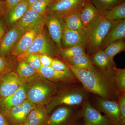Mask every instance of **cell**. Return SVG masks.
Segmentation results:
<instances>
[{
	"mask_svg": "<svg viewBox=\"0 0 125 125\" xmlns=\"http://www.w3.org/2000/svg\"><path fill=\"white\" fill-rule=\"evenodd\" d=\"M32 125L29 124V123H27V122H25V123H23V124H22V125Z\"/></svg>",
	"mask_w": 125,
	"mask_h": 125,
	"instance_id": "43",
	"label": "cell"
},
{
	"mask_svg": "<svg viewBox=\"0 0 125 125\" xmlns=\"http://www.w3.org/2000/svg\"><path fill=\"white\" fill-rule=\"evenodd\" d=\"M5 33V28L4 24L1 20H0V43L3 36Z\"/></svg>",
	"mask_w": 125,
	"mask_h": 125,
	"instance_id": "39",
	"label": "cell"
},
{
	"mask_svg": "<svg viewBox=\"0 0 125 125\" xmlns=\"http://www.w3.org/2000/svg\"><path fill=\"white\" fill-rule=\"evenodd\" d=\"M24 32L14 25L5 33L0 43V56H5L11 52Z\"/></svg>",
	"mask_w": 125,
	"mask_h": 125,
	"instance_id": "18",
	"label": "cell"
},
{
	"mask_svg": "<svg viewBox=\"0 0 125 125\" xmlns=\"http://www.w3.org/2000/svg\"><path fill=\"white\" fill-rule=\"evenodd\" d=\"M66 63L88 93L105 99L117 101L118 94L114 76L103 73L94 66L89 69L82 70Z\"/></svg>",
	"mask_w": 125,
	"mask_h": 125,
	"instance_id": "1",
	"label": "cell"
},
{
	"mask_svg": "<svg viewBox=\"0 0 125 125\" xmlns=\"http://www.w3.org/2000/svg\"><path fill=\"white\" fill-rule=\"evenodd\" d=\"M49 115L46 125H80L82 118L81 107L62 105Z\"/></svg>",
	"mask_w": 125,
	"mask_h": 125,
	"instance_id": "5",
	"label": "cell"
},
{
	"mask_svg": "<svg viewBox=\"0 0 125 125\" xmlns=\"http://www.w3.org/2000/svg\"><path fill=\"white\" fill-rule=\"evenodd\" d=\"M17 70L18 76L21 83H25V81L28 78L33 76L37 71L24 61H20Z\"/></svg>",
	"mask_w": 125,
	"mask_h": 125,
	"instance_id": "29",
	"label": "cell"
},
{
	"mask_svg": "<svg viewBox=\"0 0 125 125\" xmlns=\"http://www.w3.org/2000/svg\"><path fill=\"white\" fill-rule=\"evenodd\" d=\"M57 92L56 86L46 79L27 88V98L36 105H43L49 103Z\"/></svg>",
	"mask_w": 125,
	"mask_h": 125,
	"instance_id": "4",
	"label": "cell"
},
{
	"mask_svg": "<svg viewBox=\"0 0 125 125\" xmlns=\"http://www.w3.org/2000/svg\"><path fill=\"white\" fill-rule=\"evenodd\" d=\"M117 102L118 103L121 123L122 125H125V93L118 94Z\"/></svg>",
	"mask_w": 125,
	"mask_h": 125,
	"instance_id": "33",
	"label": "cell"
},
{
	"mask_svg": "<svg viewBox=\"0 0 125 125\" xmlns=\"http://www.w3.org/2000/svg\"><path fill=\"white\" fill-rule=\"evenodd\" d=\"M99 11H106L115 6L125 1V0H90Z\"/></svg>",
	"mask_w": 125,
	"mask_h": 125,
	"instance_id": "30",
	"label": "cell"
},
{
	"mask_svg": "<svg viewBox=\"0 0 125 125\" xmlns=\"http://www.w3.org/2000/svg\"><path fill=\"white\" fill-rule=\"evenodd\" d=\"M45 24L50 37L59 49L62 48L61 41L64 23L62 18L55 14H46Z\"/></svg>",
	"mask_w": 125,
	"mask_h": 125,
	"instance_id": "10",
	"label": "cell"
},
{
	"mask_svg": "<svg viewBox=\"0 0 125 125\" xmlns=\"http://www.w3.org/2000/svg\"><path fill=\"white\" fill-rule=\"evenodd\" d=\"M10 64L5 56H0V77L10 71Z\"/></svg>",
	"mask_w": 125,
	"mask_h": 125,
	"instance_id": "36",
	"label": "cell"
},
{
	"mask_svg": "<svg viewBox=\"0 0 125 125\" xmlns=\"http://www.w3.org/2000/svg\"><path fill=\"white\" fill-rule=\"evenodd\" d=\"M23 110L9 122L10 125H20L25 123L27 117L31 111L37 106L36 104L28 99L22 104Z\"/></svg>",
	"mask_w": 125,
	"mask_h": 125,
	"instance_id": "24",
	"label": "cell"
},
{
	"mask_svg": "<svg viewBox=\"0 0 125 125\" xmlns=\"http://www.w3.org/2000/svg\"><path fill=\"white\" fill-rule=\"evenodd\" d=\"M39 0H26L29 6L33 4L35 2H37Z\"/></svg>",
	"mask_w": 125,
	"mask_h": 125,
	"instance_id": "42",
	"label": "cell"
},
{
	"mask_svg": "<svg viewBox=\"0 0 125 125\" xmlns=\"http://www.w3.org/2000/svg\"><path fill=\"white\" fill-rule=\"evenodd\" d=\"M51 67L59 71H67L70 69L67 64L57 58H53Z\"/></svg>",
	"mask_w": 125,
	"mask_h": 125,
	"instance_id": "35",
	"label": "cell"
},
{
	"mask_svg": "<svg viewBox=\"0 0 125 125\" xmlns=\"http://www.w3.org/2000/svg\"><path fill=\"white\" fill-rule=\"evenodd\" d=\"M44 25H39L25 31L11 50L12 55L18 56L27 51L36 37L43 30Z\"/></svg>",
	"mask_w": 125,
	"mask_h": 125,
	"instance_id": "14",
	"label": "cell"
},
{
	"mask_svg": "<svg viewBox=\"0 0 125 125\" xmlns=\"http://www.w3.org/2000/svg\"><path fill=\"white\" fill-rule=\"evenodd\" d=\"M87 43V34L85 30H72L68 28L64 24L62 38V48L79 46L85 48Z\"/></svg>",
	"mask_w": 125,
	"mask_h": 125,
	"instance_id": "11",
	"label": "cell"
},
{
	"mask_svg": "<svg viewBox=\"0 0 125 125\" xmlns=\"http://www.w3.org/2000/svg\"><path fill=\"white\" fill-rule=\"evenodd\" d=\"M63 60L66 63L80 69H89L94 66L88 54L86 55L70 57Z\"/></svg>",
	"mask_w": 125,
	"mask_h": 125,
	"instance_id": "25",
	"label": "cell"
},
{
	"mask_svg": "<svg viewBox=\"0 0 125 125\" xmlns=\"http://www.w3.org/2000/svg\"><path fill=\"white\" fill-rule=\"evenodd\" d=\"M100 15L99 11L96 9L90 0H86L85 5L81 11V18L84 28Z\"/></svg>",
	"mask_w": 125,
	"mask_h": 125,
	"instance_id": "22",
	"label": "cell"
},
{
	"mask_svg": "<svg viewBox=\"0 0 125 125\" xmlns=\"http://www.w3.org/2000/svg\"><path fill=\"white\" fill-rule=\"evenodd\" d=\"M79 83L68 84L66 88L56 94L48 104L47 109L49 114L58 106H80L88 100L89 93Z\"/></svg>",
	"mask_w": 125,
	"mask_h": 125,
	"instance_id": "2",
	"label": "cell"
},
{
	"mask_svg": "<svg viewBox=\"0 0 125 125\" xmlns=\"http://www.w3.org/2000/svg\"><path fill=\"white\" fill-rule=\"evenodd\" d=\"M37 71L43 77L52 82H62L69 84L80 83L70 70L59 71L52 69L51 66L45 67L41 65Z\"/></svg>",
	"mask_w": 125,
	"mask_h": 125,
	"instance_id": "9",
	"label": "cell"
},
{
	"mask_svg": "<svg viewBox=\"0 0 125 125\" xmlns=\"http://www.w3.org/2000/svg\"><path fill=\"white\" fill-rule=\"evenodd\" d=\"M5 0H0V16L4 13L6 11Z\"/></svg>",
	"mask_w": 125,
	"mask_h": 125,
	"instance_id": "40",
	"label": "cell"
},
{
	"mask_svg": "<svg viewBox=\"0 0 125 125\" xmlns=\"http://www.w3.org/2000/svg\"><path fill=\"white\" fill-rule=\"evenodd\" d=\"M23 61L37 71L38 70L41 66L38 54H31Z\"/></svg>",
	"mask_w": 125,
	"mask_h": 125,
	"instance_id": "34",
	"label": "cell"
},
{
	"mask_svg": "<svg viewBox=\"0 0 125 125\" xmlns=\"http://www.w3.org/2000/svg\"><path fill=\"white\" fill-rule=\"evenodd\" d=\"M99 13L110 21L124 19H125V2L120 3L108 10L99 11Z\"/></svg>",
	"mask_w": 125,
	"mask_h": 125,
	"instance_id": "23",
	"label": "cell"
},
{
	"mask_svg": "<svg viewBox=\"0 0 125 125\" xmlns=\"http://www.w3.org/2000/svg\"><path fill=\"white\" fill-rule=\"evenodd\" d=\"M46 14L39 13L29 9L20 20L15 24L21 31H25L41 24H45Z\"/></svg>",
	"mask_w": 125,
	"mask_h": 125,
	"instance_id": "16",
	"label": "cell"
},
{
	"mask_svg": "<svg viewBox=\"0 0 125 125\" xmlns=\"http://www.w3.org/2000/svg\"></svg>",
	"mask_w": 125,
	"mask_h": 125,
	"instance_id": "45",
	"label": "cell"
},
{
	"mask_svg": "<svg viewBox=\"0 0 125 125\" xmlns=\"http://www.w3.org/2000/svg\"><path fill=\"white\" fill-rule=\"evenodd\" d=\"M54 0H39L33 4L29 6V9L32 10L39 13L46 14V9Z\"/></svg>",
	"mask_w": 125,
	"mask_h": 125,
	"instance_id": "32",
	"label": "cell"
},
{
	"mask_svg": "<svg viewBox=\"0 0 125 125\" xmlns=\"http://www.w3.org/2000/svg\"><path fill=\"white\" fill-rule=\"evenodd\" d=\"M81 106L83 125H113L111 120L101 114L88 100Z\"/></svg>",
	"mask_w": 125,
	"mask_h": 125,
	"instance_id": "8",
	"label": "cell"
},
{
	"mask_svg": "<svg viewBox=\"0 0 125 125\" xmlns=\"http://www.w3.org/2000/svg\"><path fill=\"white\" fill-rule=\"evenodd\" d=\"M86 0H54L47 7L46 14H55L62 18L81 11Z\"/></svg>",
	"mask_w": 125,
	"mask_h": 125,
	"instance_id": "7",
	"label": "cell"
},
{
	"mask_svg": "<svg viewBox=\"0 0 125 125\" xmlns=\"http://www.w3.org/2000/svg\"><path fill=\"white\" fill-rule=\"evenodd\" d=\"M58 54L64 59L66 58L86 55L85 48L79 46H74L59 49Z\"/></svg>",
	"mask_w": 125,
	"mask_h": 125,
	"instance_id": "27",
	"label": "cell"
},
{
	"mask_svg": "<svg viewBox=\"0 0 125 125\" xmlns=\"http://www.w3.org/2000/svg\"><path fill=\"white\" fill-rule=\"evenodd\" d=\"M39 58L41 65L45 67L51 66L53 58L45 54H39Z\"/></svg>",
	"mask_w": 125,
	"mask_h": 125,
	"instance_id": "37",
	"label": "cell"
},
{
	"mask_svg": "<svg viewBox=\"0 0 125 125\" xmlns=\"http://www.w3.org/2000/svg\"><path fill=\"white\" fill-rule=\"evenodd\" d=\"M49 116L47 108L39 105L30 113L26 122L32 125H46Z\"/></svg>",
	"mask_w": 125,
	"mask_h": 125,
	"instance_id": "20",
	"label": "cell"
},
{
	"mask_svg": "<svg viewBox=\"0 0 125 125\" xmlns=\"http://www.w3.org/2000/svg\"><path fill=\"white\" fill-rule=\"evenodd\" d=\"M57 53L58 52L55 46L48 38L45 31L43 30L27 51L18 56V60L20 61H24L31 54H45L52 57Z\"/></svg>",
	"mask_w": 125,
	"mask_h": 125,
	"instance_id": "6",
	"label": "cell"
},
{
	"mask_svg": "<svg viewBox=\"0 0 125 125\" xmlns=\"http://www.w3.org/2000/svg\"><path fill=\"white\" fill-rule=\"evenodd\" d=\"M29 5L27 1L21 2L10 9L6 10V19L9 24H15L20 20L29 9Z\"/></svg>",
	"mask_w": 125,
	"mask_h": 125,
	"instance_id": "21",
	"label": "cell"
},
{
	"mask_svg": "<svg viewBox=\"0 0 125 125\" xmlns=\"http://www.w3.org/2000/svg\"><path fill=\"white\" fill-rule=\"evenodd\" d=\"M27 86L22 83L18 90L11 95L0 100V111H5L15 106L22 104L27 98Z\"/></svg>",
	"mask_w": 125,
	"mask_h": 125,
	"instance_id": "17",
	"label": "cell"
},
{
	"mask_svg": "<svg viewBox=\"0 0 125 125\" xmlns=\"http://www.w3.org/2000/svg\"><path fill=\"white\" fill-rule=\"evenodd\" d=\"M89 56L93 65L99 71L108 76H114L115 63L103 50L100 49Z\"/></svg>",
	"mask_w": 125,
	"mask_h": 125,
	"instance_id": "12",
	"label": "cell"
},
{
	"mask_svg": "<svg viewBox=\"0 0 125 125\" xmlns=\"http://www.w3.org/2000/svg\"><path fill=\"white\" fill-rule=\"evenodd\" d=\"M0 125H10L6 118L0 111Z\"/></svg>",
	"mask_w": 125,
	"mask_h": 125,
	"instance_id": "41",
	"label": "cell"
},
{
	"mask_svg": "<svg viewBox=\"0 0 125 125\" xmlns=\"http://www.w3.org/2000/svg\"><path fill=\"white\" fill-rule=\"evenodd\" d=\"M114 78L117 89V94L125 93V69L115 67Z\"/></svg>",
	"mask_w": 125,
	"mask_h": 125,
	"instance_id": "31",
	"label": "cell"
},
{
	"mask_svg": "<svg viewBox=\"0 0 125 125\" xmlns=\"http://www.w3.org/2000/svg\"><path fill=\"white\" fill-rule=\"evenodd\" d=\"M124 39H121L112 43L103 51L108 56L113 60L117 54L125 51V42Z\"/></svg>",
	"mask_w": 125,
	"mask_h": 125,
	"instance_id": "28",
	"label": "cell"
},
{
	"mask_svg": "<svg viewBox=\"0 0 125 125\" xmlns=\"http://www.w3.org/2000/svg\"><path fill=\"white\" fill-rule=\"evenodd\" d=\"M113 21L99 15L85 29L87 43L85 49L89 55L101 49L103 41L106 36Z\"/></svg>",
	"mask_w": 125,
	"mask_h": 125,
	"instance_id": "3",
	"label": "cell"
},
{
	"mask_svg": "<svg viewBox=\"0 0 125 125\" xmlns=\"http://www.w3.org/2000/svg\"><path fill=\"white\" fill-rule=\"evenodd\" d=\"M81 11L62 17L65 24L70 29L80 30L85 29L81 18Z\"/></svg>",
	"mask_w": 125,
	"mask_h": 125,
	"instance_id": "26",
	"label": "cell"
},
{
	"mask_svg": "<svg viewBox=\"0 0 125 125\" xmlns=\"http://www.w3.org/2000/svg\"><path fill=\"white\" fill-rule=\"evenodd\" d=\"M97 109L103 113L112 122L113 125L121 123L117 101L105 99L98 97L95 100Z\"/></svg>",
	"mask_w": 125,
	"mask_h": 125,
	"instance_id": "13",
	"label": "cell"
},
{
	"mask_svg": "<svg viewBox=\"0 0 125 125\" xmlns=\"http://www.w3.org/2000/svg\"><path fill=\"white\" fill-rule=\"evenodd\" d=\"M125 19L113 21L106 36L103 41L101 50H104L109 45L117 40L125 39Z\"/></svg>",
	"mask_w": 125,
	"mask_h": 125,
	"instance_id": "19",
	"label": "cell"
},
{
	"mask_svg": "<svg viewBox=\"0 0 125 125\" xmlns=\"http://www.w3.org/2000/svg\"><path fill=\"white\" fill-rule=\"evenodd\" d=\"M18 73L9 71L0 77V100L11 95L21 85Z\"/></svg>",
	"mask_w": 125,
	"mask_h": 125,
	"instance_id": "15",
	"label": "cell"
},
{
	"mask_svg": "<svg viewBox=\"0 0 125 125\" xmlns=\"http://www.w3.org/2000/svg\"><path fill=\"white\" fill-rule=\"evenodd\" d=\"M25 0H5L6 10L10 9L21 2Z\"/></svg>",
	"mask_w": 125,
	"mask_h": 125,
	"instance_id": "38",
	"label": "cell"
},
{
	"mask_svg": "<svg viewBox=\"0 0 125 125\" xmlns=\"http://www.w3.org/2000/svg\"><path fill=\"white\" fill-rule=\"evenodd\" d=\"M122 125L121 124V123H118V124H116V125Z\"/></svg>",
	"mask_w": 125,
	"mask_h": 125,
	"instance_id": "44",
	"label": "cell"
}]
</instances>
